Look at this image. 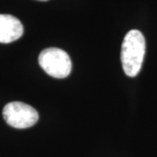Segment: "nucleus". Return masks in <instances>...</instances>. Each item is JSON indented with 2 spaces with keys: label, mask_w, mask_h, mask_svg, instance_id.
<instances>
[{
  "label": "nucleus",
  "mask_w": 157,
  "mask_h": 157,
  "mask_svg": "<svg viewBox=\"0 0 157 157\" xmlns=\"http://www.w3.org/2000/svg\"><path fill=\"white\" fill-rule=\"evenodd\" d=\"M39 63L45 73L53 78H67L72 70L69 55L65 51L55 47L42 51L39 56Z\"/></svg>",
  "instance_id": "f03ea898"
},
{
  "label": "nucleus",
  "mask_w": 157,
  "mask_h": 157,
  "mask_svg": "<svg viewBox=\"0 0 157 157\" xmlns=\"http://www.w3.org/2000/svg\"><path fill=\"white\" fill-rule=\"evenodd\" d=\"M39 1H47V0H39Z\"/></svg>",
  "instance_id": "39448f33"
},
{
  "label": "nucleus",
  "mask_w": 157,
  "mask_h": 157,
  "mask_svg": "<svg viewBox=\"0 0 157 157\" xmlns=\"http://www.w3.org/2000/svg\"><path fill=\"white\" fill-rule=\"evenodd\" d=\"M146 52V41L138 30H131L126 34L121 45V60L124 73L135 77L140 72Z\"/></svg>",
  "instance_id": "f257e3e1"
},
{
  "label": "nucleus",
  "mask_w": 157,
  "mask_h": 157,
  "mask_svg": "<svg viewBox=\"0 0 157 157\" xmlns=\"http://www.w3.org/2000/svg\"><path fill=\"white\" fill-rule=\"evenodd\" d=\"M3 116L8 125L20 129L33 127L39 120V113L36 109L20 101L6 104L3 109Z\"/></svg>",
  "instance_id": "7ed1b4c3"
},
{
  "label": "nucleus",
  "mask_w": 157,
  "mask_h": 157,
  "mask_svg": "<svg viewBox=\"0 0 157 157\" xmlns=\"http://www.w3.org/2000/svg\"><path fill=\"white\" fill-rule=\"evenodd\" d=\"M24 27L17 17L0 14V43L8 44L21 38Z\"/></svg>",
  "instance_id": "20e7f679"
}]
</instances>
